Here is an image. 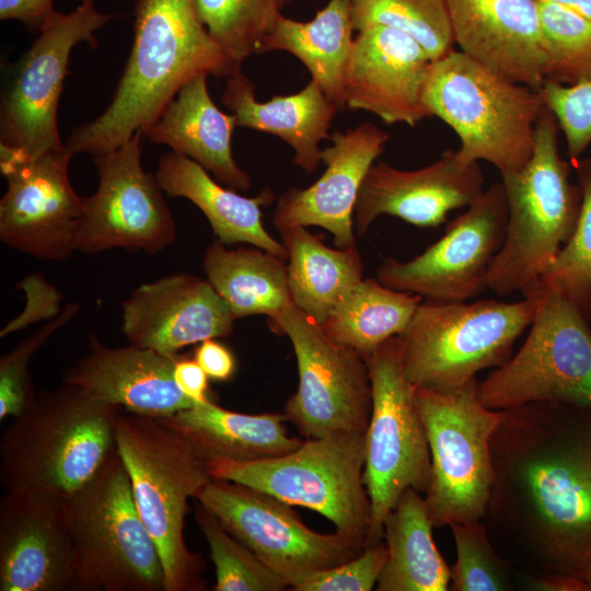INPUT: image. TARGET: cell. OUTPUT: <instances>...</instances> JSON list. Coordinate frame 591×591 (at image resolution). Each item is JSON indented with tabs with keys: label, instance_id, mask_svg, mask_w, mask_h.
Masks as SVG:
<instances>
[{
	"label": "cell",
	"instance_id": "cell-1",
	"mask_svg": "<svg viewBox=\"0 0 591 591\" xmlns=\"http://www.w3.org/2000/svg\"><path fill=\"white\" fill-rule=\"evenodd\" d=\"M483 519L521 576L564 575L591 591V406L561 401L503 409Z\"/></svg>",
	"mask_w": 591,
	"mask_h": 591
},
{
	"label": "cell",
	"instance_id": "cell-2",
	"mask_svg": "<svg viewBox=\"0 0 591 591\" xmlns=\"http://www.w3.org/2000/svg\"><path fill=\"white\" fill-rule=\"evenodd\" d=\"M134 43L113 99L95 119L73 129L66 146L95 157L115 150L153 123L192 78L241 72L210 37L195 0H136Z\"/></svg>",
	"mask_w": 591,
	"mask_h": 591
},
{
	"label": "cell",
	"instance_id": "cell-3",
	"mask_svg": "<svg viewBox=\"0 0 591 591\" xmlns=\"http://www.w3.org/2000/svg\"><path fill=\"white\" fill-rule=\"evenodd\" d=\"M119 408L84 387L67 383L37 393L1 437L3 488L65 498L77 493L116 449Z\"/></svg>",
	"mask_w": 591,
	"mask_h": 591
},
{
	"label": "cell",
	"instance_id": "cell-4",
	"mask_svg": "<svg viewBox=\"0 0 591 591\" xmlns=\"http://www.w3.org/2000/svg\"><path fill=\"white\" fill-rule=\"evenodd\" d=\"M116 448L127 470L138 512L159 551L165 591L204 589V559L184 538L188 499L212 477L207 460L159 417L119 414Z\"/></svg>",
	"mask_w": 591,
	"mask_h": 591
},
{
	"label": "cell",
	"instance_id": "cell-5",
	"mask_svg": "<svg viewBox=\"0 0 591 591\" xmlns=\"http://www.w3.org/2000/svg\"><path fill=\"white\" fill-rule=\"evenodd\" d=\"M558 128L545 106L531 158L520 170L501 174L507 230L488 276V288L497 294L524 293L536 285L576 229L582 190L570 182V166L559 154Z\"/></svg>",
	"mask_w": 591,
	"mask_h": 591
},
{
	"label": "cell",
	"instance_id": "cell-6",
	"mask_svg": "<svg viewBox=\"0 0 591 591\" xmlns=\"http://www.w3.org/2000/svg\"><path fill=\"white\" fill-rule=\"evenodd\" d=\"M431 117L459 137V159L486 161L500 174L531 158L535 124L545 108L540 91L496 74L460 50L431 62L424 89Z\"/></svg>",
	"mask_w": 591,
	"mask_h": 591
},
{
	"label": "cell",
	"instance_id": "cell-7",
	"mask_svg": "<svg viewBox=\"0 0 591 591\" xmlns=\"http://www.w3.org/2000/svg\"><path fill=\"white\" fill-rule=\"evenodd\" d=\"M535 310L532 297L510 303L422 301L399 335L406 376L415 386L437 392L463 387L479 371L511 358Z\"/></svg>",
	"mask_w": 591,
	"mask_h": 591
},
{
	"label": "cell",
	"instance_id": "cell-8",
	"mask_svg": "<svg viewBox=\"0 0 591 591\" xmlns=\"http://www.w3.org/2000/svg\"><path fill=\"white\" fill-rule=\"evenodd\" d=\"M366 433L336 432L303 440L290 453L258 461L209 459L212 478L243 484L316 511L336 531L366 544L371 503L363 482Z\"/></svg>",
	"mask_w": 591,
	"mask_h": 591
},
{
	"label": "cell",
	"instance_id": "cell-9",
	"mask_svg": "<svg viewBox=\"0 0 591 591\" xmlns=\"http://www.w3.org/2000/svg\"><path fill=\"white\" fill-rule=\"evenodd\" d=\"M416 402L431 456L424 498L433 528L483 520L495 477L491 439L503 409L480 402L477 380L449 392L416 386Z\"/></svg>",
	"mask_w": 591,
	"mask_h": 591
},
{
	"label": "cell",
	"instance_id": "cell-10",
	"mask_svg": "<svg viewBox=\"0 0 591 591\" xmlns=\"http://www.w3.org/2000/svg\"><path fill=\"white\" fill-rule=\"evenodd\" d=\"M66 500L81 590L165 591L159 551L138 512L117 448Z\"/></svg>",
	"mask_w": 591,
	"mask_h": 591
},
{
	"label": "cell",
	"instance_id": "cell-11",
	"mask_svg": "<svg viewBox=\"0 0 591 591\" xmlns=\"http://www.w3.org/2000/svg\"><path fill=\"white\" fill-rule=\"evenodd\" d=\"M364 360L372 396L363 470L371 503L369 547L383 542L384 521L406 489L425 494L431 456L416 386L403 368L399 336L384 341Z\"/></svg>",
	"mask_w": 591,
	"mask_h": 591
},
{
	"label": "cell",
	"instance_id": "cell-12",
	"mask_svg": "<svg viewBox=\"0 0 591 591\" xmlns=\"http://www.w3.org/2000/svg\"><path fill=\"white\" fill-rule=\"evenodd\" d=\"M536 302L525 341L514 356L478 383L480 402L502 410L534 402L591 406V328L560 294L534 285L523 293Z\"/></svg>",
	"mask_w": 591,
	"mask_h": 591
},
{
	"label": "cell",
	"instance_id": "cell-13",
	"mask_svg": "<svg viewBox=\"0 0 591 591\" xmlns=\"http://www.w3.org/2000/svg\"><path fill=\"white\" fill-rule=\"evenodd\" d=\"M269 320L274 331L289 338L297 359L299 385L286 403L287 419L306 439L366 433L372 396L364 358L331 338L292 301Z\"/></svg>",
	"mask_w": 591,
	"mask_h": 591
},
{
	"label": "cell",
	"instance_id": "cell-14",
	"mask_svg": "<svg viewBox=\"0 0 591 591\" xmlns=\"http://www.w3.org/2000/svg\"><path fill=\"white\" fill-rule=\"evenodd\" d=\"M196 499L291 590L366 548L363 542L337 531L310 529L291 505L243 484L212 478Z\"/></svg>",
	"mask_w": 591,
	"mask_h": 591
},
{
	"label": "cell",
	"instance_id": "cell-15",
	"mask_svg": "<svg viewBox=\"0 0 591 591\" xmlns=\"http://www.w3.org/2000/svg\"><path fill=\"white\" fill-rule=\"evenodd\" d=\"M115 15L82 0L70 13L57 12L14 65L1 94L0 144L36 157L66 147L58 130V104L71 50L97 44L95 32Z\"/></svg>",
	"mask_w": 591,
	"mask_h": 591
},
{
	"label": "cell",
	"instance_id": "cell-16",
	"mask_svg": "<svg viewBox=\"0 0 591 591\" xmlns=\"http://www.w3.org/2000/svg\"><path fill=\"white\" fill-rule=\"evenodd\" d=\"M508 204L502 183L483 190L444 234L407 262L385 259L381 283L436 302H462L488 288L493 262L506 236Z\"/></svg>",
	"mask_w": 591,
	"mask_h": 591
},
{
	"label": "cell",
	"instance_id": "cell-17",
	"mask_svg": "<svg viewBox=\"0 0 591 591\" xmlns=\"http://www.w3.org/2000/svg\"><path fill=\"white\" fill-rule=\"evenodd\" d=\"M142 135L138 131L119 148L93 157L99 184L83 198L77 252L157 254L175 242L176 224L163 190L141 164Z\"/></svg>",
	"mask_w": 591,
	"mask_h": 591
},
{
	"label": "cell",
	"instance_id": "cell-18",
	"mask_svg": "<svg viewBox=\"0 0 591 591\" xmlns=\"http://www.w3.org/2000/svg\"><path fill=\"white\" fill-rule=\"evenodd\" d=\"M61 150L28 157L0 144L7 190L0 200V240L32 257L60 262L77 252L83 198L72 188Z\"/></svg>",
	"mask_w": 591,
	"mask_h": 591
},
{
	"label": "cell",
	"instance_id": "cell-19",
	"mask_svg": "<svg viewBox=\"0 0 591 591\" xmlns=\"http://www.w3.org/2000/svg\"><path fill=\"white\" fill-rule=\"evenodd\" d=\"M81 590L67 500L46 491L0 498V591Z\"/></svg>",
	"mask_w": 591,
	"mask_h": 591
},
{
	"label": "cell",
	"instance_id": "cell-20",
	"mask_svg": "<svg viewBox=\"0 0 591 591\" xmlns=\"http://www.w3.org/2000/svg\"><path fill=\"white\" fill-rule=\"evenodd\" d=\"M431 62L404 32L384 25L358 31L346 69V108L372 113L385 124L416 126L431 117L424 102Z\"/></svg>",
	"mask_w": 591,
	"mask_h": 591
},
{
	"label": "cell",
	"instance_id": "cell-21",
	"mask_svg": "<svg viewBox=\"0 0 591 591\" xmlns=\"http://www.w3.org/2000/svg\"><path fill=\"white\" fill-rule=\"evenodd\" d=\"M389 139V132L369 121L331 135L333 144L322 150L324 173L309 187H292L278 197L275 228L320 227L333 235L336 247H357L354 211L359 190Z\"/></svg>",
	"mask_w": 591,
	"mask_h": 591
},
{
	"label": "cell",
	"instance_id": "cell-22",
	"mask_svg": "<svg viewBox=\"0 0 591 591\" xmlns=\"http://www.w3.org/2000/svg\"><path fill=\"white\" fill-rule=\"evenodd\" d=\"M483 185L478 163H463L456 150H447L433 163L412 171L385 162L373 163L363 178L354 211L356 235H366L382 215L419 228L438 227L451 210L473 202L484 190Z\"/></svg>",
	"mask_w": 591,
	"mask_h": 591
},
{
	"label": "cell",
	"instance_id": "cell-23",
	"mask_svg": "<svg viewBox=\"0 0 591 591\" xmlns=\"http://www.w3.org/2000/svg\"><path fill=\"white\" fill-rule=\"evenodd\" d=\"M128 341L167 356L233 333L234 316L207 279L174 274L140 285L123 304Z\"/></svg>",
	"mask_w": 591,
	"mask_h": 591
},
{
	"label": "cell",
	"instance_id": "cell-24",
	"mask_svg": "<svg viewBox=\"0 0 591 591\" xmlns=\"http://www.w3.org/2000/svg\"><path fill=\"white\" fill-rule=\"evenodd\" d=\"M454 44L485 68L541 91L545 56L537 0H445Z\"/></svg>",
	"mask_w": 591,
	"mask_h": 591
},
{
	"label": "cell",
	"instance_id": "cell-25",
	"mask_svg": "<svg viewBox=\"0 0 591 591\" xmlns=\"http://www.w3.org/2000/svg\"><path fill=\"white\" fill-rule=\"evenodd\" d=\"M177 357L132 344L106 347L92 334L88 354L63 371L62 383L84 387L130 414L171 417L195 404L175 383Z\"/></svg>",
	"mask_w": 591,
	"mask_h": 591
},
{
	"label": "cell",
	"instance_id": "cell-26",
	"mask_svg": "<svg viewBox=\"0 0 591 591\" xmlns=\"http://www.w3.org/2000/svg\"><path fill=\"white\" fill-rule=\"evenodd\" d=\"M207 77L199 74L187 81L143 135L192 159L219 183L234 190H247L252 179L236 164L231 149L236 117L213 103Z\"/></svg>",
	"mask_w": 591,
	"mask_h": 591
},
{
	"label": "cell",
	"instance_id": "cell-27",
	"mask_svg": "<svg viewBox=\"0 0 591 591\" xmlns=\"http://www.w3.org/2000/svg\"><path fill=\"white\" fill-rule=\"evenodd\" d=\"M221 101L235 115L239 127L287 142L293 150L292 163L308 174L322 162L320 143L331 139L329 129L339 111L313 80L298 93L259 102L253 82L242 72L228 78Z\"/></svg>",
	"mask_w": 591,
	"mask_h": 591
},
{
	"label": "cell",
	"instance_id": "cell-28",
	"mask_svg": "<svg viewBox=\"0 0 591 591\" xmlns=\"http://www.w3.org/2000/svg\"><path fill=\"white\" fill-rule=\"evenodd\" d=\"M155 176L169 196L186 198L200 209L220 242L254 245L287 259L282 242L271 236L263 223V208L275 199L271 189L245 197L223 187L192 159L173 151L161 155Z\"/></svg>",
	"mask_w": 591,
	"mask_h": 591
},
{
	"label": "cell",
	"instance_id": "cell-29",
	"mask_svg": "<svg viewBox=\"0 0 591 591\" xmlns=\"http://www.w3.org/2000/svg\"><path fill=\"white\" fill-rule=\"evenodd\" d=\"M162 419L206 460H265L290 453L303 442L289 436L285 413L243 414L222 408L212 401L195 403Z\"/></svg>",
	"mask_w": 591,
	"mask_h": 591
},
{
	"label": "cell",
	"instance_id": "cell-30",
	"mask_svg": "<svg viewBox=\"0 0 591 591\" xmlns=\"http://www.w3.org/2000/svg\"><path fill=\"white\" fill-rule=\"evenodd\" d=\"M352 31L351 0H329L306 22L280 14L264 38L260 54L281 50L296 56L309 70L311 80L343 111Z\"/></svg>",
	"mask_w": 591,
	"mask_h": 591
},
{
	"label": "cell",
	"instance_id": "cell-31",
	"mask_svg": "<svg viewBox=\"0 0 591 591\" xmlns=\"http://www.w3.org/2000/svg\"><path fill=\"white\" fill-rule=\"evenodd\" d=\"M421 493L408 488L384 521L387 559L376 591H447L451 568L432 537Z\"/></svg>",
	"mask_w": 591,
	"mask_h": 591
},
{
	"label": "cell",
	"instance_id": "cell-32",
	"mask_svg": "<svg viewBox=\"0 0 591 591\" xmlns=\"http://www.w3.org/2000/svg\"><path fill=\"white\" fill-rule=\"evenodd\" d=\"M202 268L235 320L271 318L292 301L286 259L257 246L229 248L215 237L205 250Z\"/></svg>",
	"mask_w": 591,
	"mask_h": 591
},
{
	"label": "cell",
	"instance_id": "cell-33",
	"mask_svg": "<svg viewBox=\"0 0 591 591\" xmlns=\"http://www.w3.org/2000/svg\"><path fill=\"white\" fill-rule=\"evenodd\" d=\"M279 233L287 251L291 300L322 325L344 294L363 279L360 253L357 247L332 248L306 227Z\"/></svg>",
	"mask_w": 591,
	"mask_h": 591
},
{
	"label": "cell",
	"instance_id": "cell-34",
	"mask_svg": "<svg viewBox=\"0 0 591 591\" xmlns=\"http://www.w3.org/2000/svg\"><path fill=\"white\" fill-rule=\"evenodd\" d=\"M420 296L367 278L349 289L326 321V334L364 359L387 339L402 335L412 322Z\"/></svg>",
	"mask_w": 591,
	"mask_h": 591
},
{
	"label": "cell",
	"instance_id": "cell-35",
	"mask_svg": "<svg viewBox=\"0 0 591 591\" xmlns=\"http://www.w3.org/2000/svg\"><path fill=\"white\" fill-rule=\"evenodd\" d=\"M355 31L384 25L414 38L431 61L454 49L445 0H351Z\"/></svg>",
	"mask_w": 591,
	"mask_h": 591
},
{
	"label": "cell",
	"instance_id": "cell-36",
	"mask_svg": "<svg viewBox=\"0 0 591 591\" xmlns=\"http://www.w3.org/2000/svg\"><path fill=\"white\" fill-rule=\"evenodd\" d=\"M537 2L545 81L568 86L591 81V21L564 5Z\"/></svg>",
	"mask_w": 591,
	"mask_h": 591
},
{
	"label": "cell",
	"instance_id": "cell-37",
	"mask_svg": "<svg viewBox=\"0 0 591 591\" xmlns=\"http://www.w3.org/2000/svg\"><path fill=\"white\" fill-rule=\"evenodd\" d=\"M197 15L210 37L243 63L262 53L263 40L280 16V0H195Z\"/></svg>",
	"mask_w": 591,
	"mask_h": 591
},
{
	"label": "cell",
	"instance_id": "cell-38",
	"mask_svg": "<svg viewBox=\"0 0 591 591\" xmlns=\"http://www.w3.org/2000/svg\"><path fill=\"white\" fill-rule=\"evenodd\" d=\"M582 202L576 229L536 285L572 302L591 322V159L575 161Z\"/></svg>",
	"mask_w": 591,
	"mask_h": 591
},
{
	"label": "cell",
	"instance_id": "cell-39",
	"mask_svg": "<svg viewBox=\"0 0 591 591\" xmlns=\"http://www.w3.org/2000/svg\"><path fill=\"white\" fill-rule=\"evenodd\" d=\"M195 521L202 532L215 565V591H281L282 578L247 546L231 535L201 505Z\"/></svg>",
	"mask_w": 591,
	"mask_h": 591
},
{
	"label": "cell",
	"instance_id": "cell-40",
	"mask_svg": "<svg viewBox=\"0 0 591 591\" xmlns=\"http://www.w3.org/2000/svg\"><path fill=\"white\" fill-rule=\"evenodd\" d=\"M456 560L451 568L449 590L509 591L513 589L512 567L497 551L483 520L450 525Z\"/></svg>",
	"mask_w": 591,
	"mask_h": 591
},
{
	"label": "cell",
	"instance_id": "cell-41",
	"mask_svg": "<svg viewBox=\"0 0 591 591\" xmlns=\"http://www.w3.org/2000/svg\"><path fill=\"white\" fill-rule=\"evenodd\" d=\"M78 303L68 304L56 317L34 331L0 358V419L22 414L36 398L30 362L45 343L79 312Z\"/></svg>",
	"mask_w": 591,
	"mask_h": 591
},
{
	"label": "cell",
	"instance_id": "cell-42",
	"mask_svg": "<svg viewBox=\"0 0 591 591\" xmlns=\"http://www.w3.org/2000/svg\"><path fill=\"white\" fill-rule=\"evenodd\" d=\"M540 92L564 134L568 155L579 160L591 143V81L570 86L545 81Z\"/></svg>",
	"mask_w": 591,
	"mask_h": 591
},
{
	"label": "cell",
	"instance_id": "cell-43",
	"mask_svg": "<svg viewBox=\"0 0 591 591\" xmlns=\"http://www.w3.org/2000/svg\"><path fill=\"white\" fill-rule=\"evenodd\" d=\"M387 559L383 542L366 547L356 557L305 580L294 591H370L375 589Z\"/></svg>",
	"mask_w": 591,
	"mask_h": 591
},
{
	"label": "cell",
	"instance_id": "cell-44",
	"mask_svg": "<svg viewBox=\"0 0 591 591\" xmlns=\"http://www.w3.org/2000/svg\"><path fill=\"white\" fill-rule=\"evenodd\" d=\"M55 0H0V20L20 21L32 33L40 31L53 20L58 11Z\"/></svg>",
	"mask_w": 591,
	"mask_h": 591
},
{
	"label": "cell",
	"instance_id": "cell-45",
	"mask_svg": "<svg viewBox=\"0 0 591 591\" xmlns=\"http://www.w3.org/2000/svg\"><path fill=\"white\" fill-rule=\"evenodd\" d=\"M194 358L209 379L229 380L235 371V358L231 350L217 338L206 339L198 344Z\"/></svg>",
	"mask_w": 591,
	"mask_h": 591
},
{
	"label": "cell",
	"instance_id": "cell-46",
	"mask_svg": "<svg viewBox=\"0 0 591 591\" xmlns=\"http://www.w3.org/2000/svg\"><path fill=\"white\" fill-rule=\"evenodd\" d=\"M173 376L183 394L195 403L211 401L209 378L195 358L178 355Z\"/></svg>",
	"mask_w": 591,
	"mask_h": 591
},
{
	"label": "cell",
	"instance_id": "cell-47",
	"mask_svg": "<svg viewBox=\"0 0 591 591\" xmlns=\"http://www.w3.org/2000/svg\"><path fill=\"white\" fill-rule=\"evenodd\" d=\"M526 589L534 591H590L586 581L564 575L522 576Z\"/></svg>",
	"mask_w": 591,
	"mask_h": 591
},
{
	"label": "cell",
	"instance_id": "cell-48",
	"mask_svg": "<svg viewBox=\"0 0 591 591\" xmlns=\"http://www.w3.org/2000/svg\"><path fill=\"white\" fill-rule=\"evenodd\" d=\"M564 5L591 21V0H540Z\"/></svg>",
	"mask_w": 591,
	"mask_h": 591
},
{
	"label": "cell",
	"instance_id": "cell-49",
	"mask_svg": "<svg viewBox=\"0 0 591 591\" xmlns=\"http://www.w3.org/2000/svg\"><path fill=\"white\" fill-rule=\"evenodd\" d=\"M293 0H280L281 7L289 4Z\"/></svg>",
	"mask_w": 591,
	"mask_h": 591
}]
</instances>
